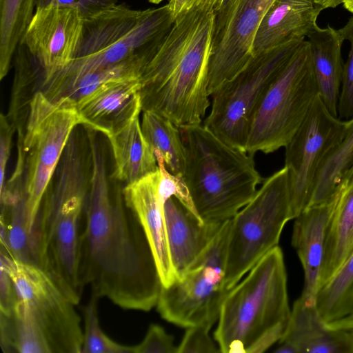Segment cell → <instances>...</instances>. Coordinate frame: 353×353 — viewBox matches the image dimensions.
<instances>
[{
	"label": "cell",
	"instance_id": "d590c367",
	"mask_svg": "<svg viewBox=\"0 0 353 353\" xmlns=\"http://www.w3.org/2000/svg\"><path fill=\"white\" fill-rule=\"evenodd\" d=\"M14 124L7 117L1 114L0 119V190L6 183V170L11 150L12 138L14 131Z\"/></svg>",
	"mask_w": 353,
	"mask_h": 353
},
{
	"label": "cell",
	"instance_id": "4dcf8cb0",
	"mask_svg": "<svg viewBox=\"0 0 353 353\" xmlns=\"http://www.w3.org/2000/svg\"><path fill=\"white\" fill-rule=\"evenodd\" d=\"M99 298L92 294L84 309L83 340L81 353H134V345L111 339L101 327L98 315Z\"/></svg>",
	"mask_w": 353,
	"mask_h": 353
},
{
	"label": "cell",
	"instance_id": "8992f818",
	"mask_svg": "<svg viewBox=\"0 0 353 353\" xmlns=\"http://www.w3.org/2000/svg\"><path fill=\"white\" fill-rule=\"evenodd\" d=\"M174 19L168 4L145 10L115 5L83 19L76 58L54 74L67 79L112 66L134 57L152 60L172 29Z\"/></svg>",
	"mask_w": 353,
	"mask_h": 353
},
{
	"label": "cell",
	"instance_id": "277c9868",
	"mask_svg": "<svg viewBox=\"0 0 353 353\" xmlns=\"http://www.w3.org/2000/svg\"><path fill=\"white\" fill-rule=\"evenodd\" d=\"M186 148L183 178L204 221L231 219L257 192L254 155L221 141L203 125L180 128Z\"/></svg>",
	"mask_w": 353,
	"mask_h": 353
},
{
	"label": "cell",
	"instance_id": "7bdbcfd3",
	"mask_svg": "<svg viewBox=\"0 0 353 353\" xmlns=\"http://www.w3.org/2000/svg\"><path fill=\"white\" fill-rule=\"evenodd\" d=\"M342 4L347 10L353 14V0H343Z\"/></svg>",
	"mask_w": 353,
	"mask_h": 353
},
{
	"label": "cell",
	"instance_id": "3957f363",
	"mask_svg": "<svg viewBox=\"0 0 353 353\" xmlns=\"http://www.w3.org/2000/svg\"><path fill=\"white\" fill-rule=\"evenodd\" d=\"M226 294L214 337L223 353H259L279 342L289 305L283 254L278 245Z\"/></svg>",
	"mask_w": 353,
	"mask_h": 353
},
{
	"label": "cell",
	"instance_id": "5b68a950",
	"mask_svg": "<svg viewBox=\"0 0 353 353\" xmlns=\"http://www.w3.org/2000/svg\"><path fill=\"white\" fill-rule=\"evenodd\" d=\"M57 168L55 186L41 204L34 230L39 267L77 305L84 288L79 273V228L88 192L74 132Z\"/></svg>",
	"mask_w": 353,
	"mask_h": 353
},
{
	"label": "cell",
	"instance_id": "4316f807",
	"mask_svg": "<svg viewBox=\"0 0 353 353\" xmlns=\"http://www.w3.org/2000/svg\"><path fill=\"white\" fill-rule=\"evenodd\" d=\"M36 0H0V79L8 73L17 48L34 14Z\"/></svg>",
	"mask_w": 353,
	"mask_h": 353
},
{
	"label": "cell",
	"instance_id": "cb8c5ba5",
	"mask_svg": "<svg viewBox=\"0 0 353 353\" xmlns=\"http://www.w3.org/2000/svg\"><path fill=\"white\" fill-rule=\"evenodd\" d=\"M339 192L327 228L321 286L353 250V161L339 184Z\"/></svg>",
	"mask_w": 353,
	"mask_h": 353
},
{
	"label": "cell",
	"instance_id": "ffe728a7",
	"mask_svg": "<svg viewBox=\"0 0 353 353\" xmlns=\"http://www.w3.org/2000/svg\"><path fill=\"white\" fill-rule=\"evenodd\" d=\"M276 353H350L346 330L329 327L316 305L300 297L293 304Z\"/></svg>",
	"mask_w": 353,
	"mask_h": 353
},
{
	"label": "cell",
	"instance_id": "4fadbf2b",
	"mask_svg": "<svg viewBox=\"0 0 353 353\" xmlns=\"http://www.w3.org/2000/svg\"><path fill=\"white\" fill-rule=\"evenodd\" d=\"M345 120L331 114L319 95L305 120L285 146L293 219L308 205L318 170L342 140Z\"/></svg>",
	"mask_w": 353,
	"mask_h": 353
},
{
	"label": "cell",
	"instance_id": "44dd1931",
	"mask_svg": "<svg viewBox=\"0 0 353 353\" xmlns=\"http://www.w3.org/2000/svg\"><path fill=\"white\" fill-rule=\"evenodd\" d=\"M323 10L314 0H274L256 32L254 54L305 39Z\"/></svg>",
	"mask_w": 353,
	"mask_h": 353
},
{
	"label": "cell",
	"instance_id": "e0dca14e",
	"mask_svg": "<svg viewBox=\"0 0 353 353\" xmlns=\"http://www.w3.org/2000/svg\"><path fill=\"white\" fill-rule=\"evenodd\" d=\"M339 192L338 185L328 199L306 208L294 219L292 245L304 272V285L299 297L307 304L316 305L325 256L327 228Z\"/></svg>",
	"mask_w": 353,
	"mask_h": 353
},
{
	"label": "cell",
	"instance_id": "8fae6325",
	"mask_svg": "<svg viewBox=\"0 0 353 353\" xmlns=\"http://www.w3.org/2000/svg\"><path fill=\"white\" fill-rule=\"evenodd\" d=\"M230 219L225 221L199 257L170 286L162 287L157 310L167 321L183 327L218 320L228 293L225 283Z\"/></svg>",
	"mask_w": 353,
	"mask_h": 353
},
{
	"label": "cell",
	"instance_id": "9c48e42d",
	"mask_svg": "<svg viewBox=\"0 0 353 353\" xmlns=\"http://www.w3.org/2000/svg\"><path fill=\"white\" fill-rule=\"evenodd\" d=\"M304 39L291 40L254 54L239 72L211 95L212 108L203 125L223 142L246 152L259 102Z\"/></svg>",
	"mask_w": 353,
	"mask_h": 353
},
{
	"label": "cell",
	"instance_id": "d4e9b609",
	"mask_svg": "<svg viewBox=\"0 0 353 353\" xmlns=\"http://www.w3.org/2000/svg\"><path fill=\"white\" fill-rule=\"evenodd\" d=\"M107 137L114 157L116 179L128 184L159 169L154 150L142 132L139 116Z\"/></svg>",
	"mask_w": 353,
	"mask_h": 353
},
{
	"label": "cell",
	"instance_id": "ee69618b",
	"mask_svg": "<svg viewBox=\"0 0 353 353\" xmlns=\"http://www.w3.org/2000/svg\"><path fill=\"white\" fill-rule=\"evenodd\" d=\"M148 1L151 3L159 4L165 0H148Z\"/></svg>",
	"mask_w": 353,
	"mask_h": 353
},
{
	"label": "cell",
	"instance_id": "5bb4252c",
	"mask_svg": "<svg viewBox=\"0 0 353 353\" xmlns=\"http://www.w3.org/2000/svg\"><path fill=\"white\" fill-rule=\"evenodd\" d=\"M274 0H233L215 12L208 90L211 96L254 57L262 19Z\"/></svg>",
	"mask_w": 353,
	"mask_h": 353
},
{
	"label": "cell",
	"instance_id": "74e56055",
	"mask_svg": "<svg viewBox=\"0 0 353 353\" xmlns=\"http://www.w3.org/2000/svg\"><path fill=\"white\" fill-rule=\"evenodd\" d=\"M217 1L218 0H169L168 5L175 19L179 14L196 5H206L214 10Z\"/></svg>",
	"mask_w": 353,
	"mask_h": 353
},
{
	"label": "cell",
	"instance_id": "f546056e",
	"mask_svg": "<svg viewBox=\"0 0 353 353\" xmlns=\"http://www.w3.org/2000/svg\"><path fill=\"white\" fill-rule=\"evenodd\" d=\"M1 223L6 228L7 254L16 260L39 266L37 239L28 227L25 195L12 205L1 208Z\"/></svg>",
	"mask_w": 353,
	"mask_h": 353
},
{
	"label": "cell",
	"instance_id": "52a82bcc",
	"mask_svg": "<svg viewBox=\"0 0 353 353\" xmlns=\"http://www.w3.org/2000/svg\"><path fill=\"white\" fill-rule=\"evenodd\" d=\"M319 95L310 45L304 39L259 102L246 152L270 154L285 148Z\"/></svg>",
	"mask_w": 353,
	"mask_h": 353
},
{
	"label": "cell",
	"instance_id": "603a6c76",
	"mask_svg": "<svg viewBox=\"0 0 353 353\" xmlns=\"http://www.w3.org/2000/svg\"><path fill=\"white\" fill-rule=\"evenodd\" d=\"M150 60L134 57L119 64L80 76L43 83L44 95L54 103L76 107L104 85L129 79L141 78Z\"/></svg>",
	"mask_w": 353,
	"mask_h": 353
},
{
	"label": "cell",
	"instance_id": "ab89813d",
	"mask_svg": "<svg viewBox=\"0 0 353 353\" xmlns=\"http://www.w3.org/2000/svg\"><path fill=\"white\" fill-rule=\"evenodd\" d=\"M315 3L323 10L326 8H334L342 4L343 0H314Z\"/></svg>",
	"mask_w": 353,
	"mask_h": 353
},
{
	"label": "cell",
	"instance_id": "d6a6232c",
	"mask_svg": "<svg viewBox=\"0 0 353 353\" xmlns=\"http://www.w3.org/2000/svg\"><path fill=\"white\" fill-rule=\"evenodd\" d=\"M211 327L207 324L188 327L181 343L177 346V353L221 352L209 334Z\"/></svg>",
	"mask_w": 353,
	"mask_h": 353
},
{
	"label": "cell",
	"instance_id": "f35d334b",
	"mask_svg": "<svg viewBox=\"0 0 353 353\" xmlns=\"http://www.w3.org/2000/svg\"><path fill=\"white\" fill-rule=\"evenodd\" d=\"M330 327L336 330H350L353 329V314H349L343 318L332 321Z\"/></svg>",
	"mask_w": 353,
	"mask_h": 353
},
{
	"label": "cell",
	"instance_id": "7a4b0ae2",
	"mask_svg": "<svg viewBox=\"0 0 353 353\" xmlns=\"http://www.w3.org/2000/svg\"><path fill=\"white\" fill-rule=\"evenodd\" d=\"M215 12L194 6L179 14L141 77L142 110L178 128L201 123L210 105L208 67Z\"/></svg>",
	"mask_w": 353,
	"mask_h": 353
},
{
	"label": "cell",
	"instance_id": "ac0fdd59",
	"mask_svg": "<svg viewBox=\"0 0 353 353\" xmlns=\"http://www.w3.org/2000/svg\"><path fill=\"white\" fill-rule=\"evenodd\" d=\"M141 78L110 83L79 103L81 125L106 137L117 132L142 110Z\"/></svg>",
	"mask_w": 353,
	"mask_h": 353
},
{
	"label": "cell",
	"instance_id": "2e32d148",
	"mask_svg": "<svg viewBox=\"0 0 353 353\" xmlns=\"http://www.w3.org/2000/svg\"><path fill=\"white\" fill-rule=\"evenodd\" d=\"M159 169L132 183L122 190L125 204L141 225L152 248L162 287L172 284L177 275L170 252L164 214V200L159 194Z\"/></svg>",
	"mask_w": 353,
	"mask_h": 353
},
{
	"label": "cell",
	"instance_id": "f6af8a7d",
	"mask_svg": "<svg viewBox=\"0 0 353 353\" xmlns=\"http://www.w3.org/2000/svg\"><path fill=\"white\" fill-rule=\"evenodd\" d=\"M350 314H353V311H352ZM348 315H349V314H348Z\"/></svg>",
	"mask_w": 353,
	"mask_h": 353
},
{
	"label": "cell",
	"instance_id": "8d00e7d4",
	"mask_svg": "<svg viewBox=\"0 0 353 353\" xmlns=\"http://www.w3.org/2000/svg\"><path fill=\"white\" fill-rule=\"evenodd\" d=\"M17 301V294L11 278L0 268V315L10 316Z\"/></svg>",
	"mask_w": 353,
	"mask_h": 353
},
{
	"label": "cell",
	"instance_id": "60d3db41",
	"mask_svg": "<svg viewBox=\"0 0 353 353\" xmlns=\"http://www.w3.org/2000/svg\"><path fill=\"white\" fill-rule=\"evenodd\" d=\"M346 331L347 334L350 353H353V329Z\"/></svg>",
	"mask_w": 353,
	"mask_h": 353
},
{
	"label": "cell",
	"instance_id": "83f0119b",
	"mask_svg": "<svg viewBox=\"0 0 353 353\" xmlns=\"http://www.w3.org/2000/svg\"><path fill=\"white\" fill-rule=\"evenodd\" d=\"M345 123L342 140L327 153L318 170L307 207L328 199L353 161V117Z\"/></svg>",
	"mask_w": 353,
	"mask_h": 353
},
{
	"label": "cell",
	"instance_id": "7402d4cb",
	"mask_svg": "<svg viewBox=\"0 0 353 353\" xmlns=\"http://www.w3.org/2000/svg\"><path fill=\"white\" fill-rule=\"evenodd\" d=\"M306 38L310 45L319 97L331 114L338 117L344 40L338 30L330 26L320 28L317 24L309 31Z\"/></svg>",
	"mask_w": 353,
	"mask_h": 353
},
{
	"label": "cell",
	"instance_id": "7c38bea8",
	"mask_svg": "<svg viewBox=\"0 0 353 353\" xmlns=\"http://www.w3.org/2000/svg\"><path fill=\"white\" fill-rule=\"evenodd\" d=\"M0 264L14 283L19 303L46 339L51 353H81L83 331L77 305L49 274L1 251Z\"/></svg>",
	"mask_w": 353,
	"mask_h": 353
},
{
	"label": "cell",
	"instance_id": "6da1fadb",
	"mask_svg": "<svg viewBox=\"0 0 353 353\" xmlns=\"http://www.w3.org/2000/svg\"><path fill=\"white\" fill-rule=\"evenodd\" d=\"M94 132L88 130L92 174L79 239L80 281L99 299L123 309L148 312L157 305L162 288L157 263L122 192H110Z\"/></svg>",
	"mask_w": 353,
	"mask_h": 353
},
{
	"label": "cell",
	"instance_id": "836d02e7",
	"mask_svg": "<svg viewBox=\"0 0 353 353\" xmlns=\"http://www.w3.org/2000/svg\"><path fill=\"white\" fill-rule=\"evenodd\" d=\"M134 353H177L174 338L160 325L152 324L143 341L134 345Z\"/></svg>",
	"mask_w": 353,
	"mask_h": 353
},
{
	"label": "cell",
	"instance_id": "30bf717a",
	"mask_svg": "<svg viewBox=\"0 0 353 353\" xmlns=\"http://www.w3.org/2000/svg\"><path fill=\"white\" fill-rule=\"evenodd\" d=\"M78 125L81 122L74 107L54 103L41 91L30 100L26 132L19 134V144L27 154L23 187L32 232L52 177Z\"/></svg>",
	"mask_w": 353,
	"mask_h": 353
},
{
	"label": "cell",
	"instance_id": "1f68e13d",
	"mask_svg": "<svg viewBox=\"0 0 353 353\" xmlns=\"http://www.w3.org/2000/svg\"><path fill=\"white\" fill-rule=\"evenodd\" d=\"M338 30L343 40L349 41L350 46L347 59L343 66L337 107L338 117L345 121L353 117V17Z\"/></svg>",
	"mask_w": 353,
	"mask_h": 353
},
{
	"label": "cell",
	"instance_id": "ba28073f",
	"mask_svg": "<svg viewBox=\"0 0 353 353\" xmlns=\"http://www.w3.org/2000/svg\"><path fill=\"white\" fill-rule=\"evenodd\" d=\"M290 190L284 166L265 179L254 197L230 219L225 275L228 291L279 245L285 225L293 219Z\"/></svg>",
	"mask_w": 353,
	"mask_h": 353
},
{
	"label": "cell",
	"instance_id": "9a60e30c",
	"mask_svg": "<svg viewBox=\"0 0 353 353\" xmlns=\"http://www.w3.org/2000/svg\"><path fill=\"white\" fill-rule=\"evenodd\" d=\"M83 17L72 8L50 6L35 8L20 41L28 52L34 72L46 81L77 57Z\"/></svg>",
	"mask_w": 353,
	"mask_h": 353
},
{
	"label": "cell",
	"instance_id": "d6986e66",
	"mask_svg": "<svg viewBox=\"0 0 353 353\" xmlns=\"http://www.w3.org/2000/svg\"><path fill=\"white\" fill-rule=\"evenodd\" d=\"M164 214L178 279L203 253L225 221H203L174 196L165 201Z\"/></svg>",
	"mask_w": 353,
	"mask_h": 353
},
{
	"label": "cell",
	"instance_id": "f1b7e54d",
	"mask_svg": "<svg viewBox=\"0 0 353 353\" xmlns=\"http://www.w3.org/2000/svg\"><path fill=\"white\" fill-rule=\"evenodd\" d=\"M316 307L326 323L353 311V250L339 270L320 287Z\"/></svg>",
	"mask_w": 353,
	"mask_h": 353
},
{
	"label": "cell",
	"instance_id": "e575fe53",
	"mask_svg": "<svg viewBox=\"0 0 353 353\" xmlns=\"http://www.w3.org/2000/svg\"><path fill=\"white\" fill-rule=\"evenodd\" d=\"M116 3H117V0H36L35 8L50 6L72 8L78 10L85 19Z\"/></svg>",
	"mask_w": 353,
	"mask_h": 353
},
{
	"label": "cell",
	"instance_id": "b9f144b4",
	"mask_svg": "<svg viewBox=\"0 0 353 353\" xmlns=\"http://www.w3.org/2000/svg\"><path fill=\"white\" fill-rule=\"evenodd\" d=\"M232 1H233V0H218L217 4L214 9V12H216L219 11L220 9L223 8L225 6L228 4Z\"/></svg>",
	"mask_w": 353,
	"mask_h": 353
},
{
	"label": "cell",
	"instance_id": "484cf974",
	"mask_svg": "<svg viewBox=\"0 0 353 353\" xmlns=\"http://www.w3.org/2000/svg\"><path fill=\"white\" fill-rule=\"evenodd\" d=\"M142 132L154 150L163 158L167 170L183 177L186 148L179 128L170 119L152 110H143Z\"/></svg>",
	"mask_w": 353,
	"mask_h": 353
}]
</instances>
